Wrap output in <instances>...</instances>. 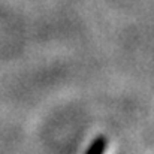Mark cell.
<instances>
[{
	"mask_svg": "<svg viewBox=\"0 0 154 154\" xmlns=\"http://www.w3.org/2000/svg\"><path fill=\"white\" fill-rule=\"evenodd\" d=\"M103 145H105V142H103L102 139H99V141H97V142L93 145V148L90 150V153H88V154H102Z\"/></svg>",
	"mask_w": 154,
	"mask_h": 154,
	"instance_id": "obj_1",
	"label": "cell"
}]
</instances>
